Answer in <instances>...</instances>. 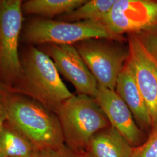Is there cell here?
I'll list each match as a JSON object with an SVG mask.
<instances>
[{"instance_id":"obj_1","label":"cell","mask_w":157,"mask_h":157,"mask_svg":"<svg viewBox=\"0 0 157 157\" xmlns=\"http://www.w3.org/2000/svg\"><path fill=\"white\" fill-rule=\"evenodd\" d=\"M21 60L22 72L10 88L11 94L28 97L56 113L73 94L62 82L54 63L33 45L29 46Z\"/></svg>"},{"instance_id":"obj_2","label":"cell","mask_w":157,"mask_h":157,"mask_svg":"<svg viewBox=\"0 0 157 157\" xmlns=\"http://www.w3.org/2000/svg\"><path fill=\"white\" fill-rule=\"evenodd\" d=\"M3 101L6 121L23 135L36 150L65 144L62 127L56 113L24 95L10 94Z\"/></svg>"},{"instance_id":"obj_3","label":"cell","mask_w":157,"mask_h":157,"mask_svg":"<svg viewBox=\"0 0 157 157\" xmlns=\"http://www.w3.org/2000/svg\"><path fill=\"white\" fill-rule=\"evenodd\" d=\"M62 127L65 144L84 154L91 139L111 126L95 99L84 94L73 95L56 112Z\"/></svg>"},{"instance_id":"obj_4","label":"cell","mask_w":157,"mask_h":157,"mask_svg":"<svg viewBox=\"0 0 157 157\" xmlns=\"http://www.w3.org/2000/svg\"><path fill=\"white\" fill-rule=\"evenodd\" d=\"M23 37L30 44L73 45L90 39L124 41V36L113 33L101 22H68L49 19H34L23 29Z\"/></svg>"},{"instance_id":"obj_5","label":"cell","mask_w":157,"mask_h":157,"mask_svg":"<svg viewBox=\"0 0 157 157\" xmlns=\"http://www.w3.org/2000/svg\"><path fill=\"white\" fill-rule=\"evenodd\" d=\"M122 42L90 39L74 45L99 86L115 90L118 76L129 58V47Z\"/></svg>"},{"instance_id":"obj_6","label":"cell","mask_w":157,"mask_h":157,"mask_svg":"<svg viewBox=\"0 0 157 157\" xmlns=\"http://www.w3.org/2000/svg\"><path fill=\"white\" fill-rule=\"evenodd\" d=\"M23 2L0 0V76L10 89L22 72L18 49L23 22Z\"/></svg>"},{"instance_id":"obj_7","label":"cell","mask_w":157,"mask_h":157,"mask_svg":"<svg viewBox=\"0 0 157 157\" xmlns=\"http://www.w3.org/2000/svg\"><path fill=\"white\" fill-rule=\"evenodd\" d=\"M102 23L118 36L148 31L157 26V1L117 0Z\"/></svg>"},{"instance_id":"obj_8","label":"cell","mask_w":157,"mask_h":157,"mask_svg":"<svg viewBox=\"0 0 157 157\" xmlns=\"http://www.w3.org/2000/svg\"><path fill=\"white\" fill-rule=\"evenodd\" d=\"M128 42L129 56L127 63L145 102L152 128L157 124V61L137 34H130Z\"/></svg>"},{"instance_id":"obj_9","label":"cell","mask_w":157,"mask_h":157,"mask_svg":"<svg viewBox=\"0 0 157 157\" xmlns=\"http://www.w3.org/2000/svg\"><path fill=\"white\" fill-rule=\"evenodd\" d=\"M59 73L73 84L78 94L94 97L98 83L74 45L45 44L43 50Z\"/></svg>"},{"instance_id":"obj_10","label":"cell","mask_w":157,"mask_h":157,"mask_svg":"<svg viewBox=\"0 0 157 157\" xmlns=\"http://www.w3.org/2000/svg\"><path fill=\"white\" fill-rule=\"evenodd\" d=\"M93 98L111 126L117 129L133 147L143 143V132L136 124L129 107L115 90L98 86Z\"/></svg>"},{"instance_id":"obj_11","label":"cell","mask_w":157,"mask_h":157,"mask_svg":"<svg viewBox=\"0 0 157 157\" xmlns=\"http://www.w3.org/2000/svg\"><path fill=\"white\" fill-rule=\"evenodd\" d=\"M115 91L129 107L140 129L152 128V122L145 102L126 62L118 76Z\"/></svg>"},{"instance_id":"obj_12","label":"cell","mask_w":157,"mask_h":157,"mask_svg":"<svg viewBox=\"0 0 157 157\" xmlns=\"http://www.w3.org/2000/svg\"><path fill=\"white\" fill-rule=\"evenodd\" d=\"M133 147L111 126L101 130L91 139L85 157H131Z\"/></svg>"},{"instance_id":"obj_13","label":"cell","mask_w":157,"mask_h":157,"mask_svg":"<svg viewBox=\"0 0 157 157\" xmlns=\"http://www.w3.org/2000/svg\"><path fill=\"white\" fill-rule=\"evenodd\" d=\"M87 0H28L23 1L22 11L26 15H36L49 19L73 11Z\"/></svg>"},{"instance_id":"obj_14","label":"cell","mask_w":157,"mask_h":157,"mask_svg":"<svg viewBox=\"0 0 157 157\" xmlns=\"http://www.w3.org/2000/svg\"><path fill=\"white\" fill-rule=\"evenodd\" d=\"M32 143L7 121L0 136V157H32Z\"/></svg>"},{"instance_id":"obj_15","label":"cell","mask_w":157,"mask_h":157,"mask_svg":"<svg viewBox=\"0 0 157 157\" xmlns=\"http://www.w3.org/2000/svg\"><path fill=\"white\" fill-rule=\"evenodd\" d=\"M117 0H87L73 11L58 17L59 21L76 22L93 21L102 22Z\"/></svg>"},{"instance_id":"obj_16","label":"cell","mask_w":157,"mask_h":157,"mask_svg":"<svg viewBox=\"0 0 157 157\" xmlns=\"http://www.w3.org/2000/svg\"><path fill=\"white\" fill-rule=\"evenodd\" d=\"M131 157H157V124L152 128L146 140L133 147Z\"/></svg>"},{"instance_id":"obj_17","label":"cell","mask_w":157,"mask_h":157,"mask_svg":"<svg viewBox=\"0 0 157 157\" xmlns=\"http://www.w3.org/2000/svg\"><path fill=\"white\" fill-rule=\"evenodd\" d=\"M32 157H85V155L63 144L56 148L35 150Z\"/></svg>"},{"instance_id":"obj_18","label":"cell","mask_w":157,"mask_h":157,"mask_svg":"<svg viewBox=\"0 0 157 157\" xmlns=\"http://www.w3.org/2000/svg\"><path fill=\"white\" fill-rule=\"evenodd\" d=\"M152 56L157 61V30L154 28L143 33L136 34Z\"/></svg>"},{"instance_id":"obj_19","label":"cell","mask_w":157,"mask_h":157,"mask_svg":"<svg viewBox=\"0 0 157 157\" xmlns=\"http://www.w3.org/2000/svg\"><path fill=\"white\" fill-rule=\"evenodd\" d=\"M6 122V113L3 99H0V136Z\"/></svg>"},{"instance_id":"obj_20","label":"cell","mask_w":157,"mask_h":157,"mask_svg":"<svg viewBox=\"0 0 157 157\" xmlns=\"http://www.w3.org/2000/svg\"><path fill=\"white\" fill-rule=\"evenodd\" d=\"M11 94L10 89L4 83L0 81V99H4Z\"/></svg>"}]
</instances>
